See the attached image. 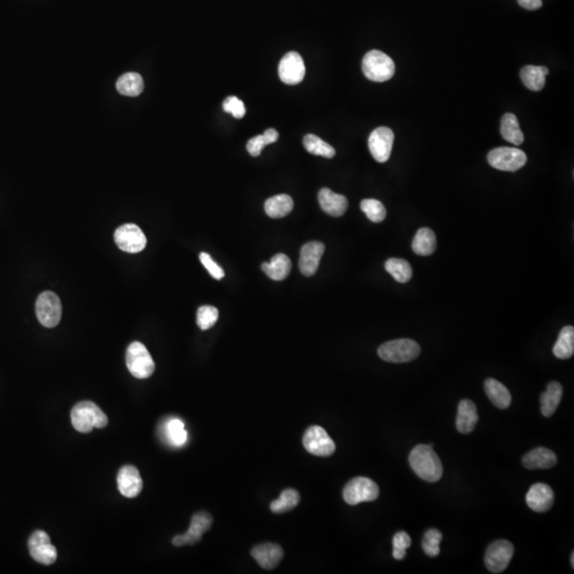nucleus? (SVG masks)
Listing matches in <instances>:
<instances>
[{
  "label": "nucleus",
  "mask_w": 574,
  "mask_h": 574,
  "mask_svg": "<svg viewBox=\"0 0 574 574\" xmlns=\"http://www.w3.org/2000/svg\"><path fill=\"white\" fill-rule=\"evenodd\" d=\"M114 240L120 250L128 254H138L147 244L144 232L134 223L120 226L114 233Z\"/></svg>",
  "instance_id": "9d476101"
},
{
  "label": "nucleus",
  "mask_w": 574,
  "mask_h": 574,
  "mask_svg": "<svg viewBox=\"0 0 574 574\" xmlns=\"http://www.w3.org/2000/svg\"><path fill=\"white\" fill-rule=\"evenodd\" d=\"M167 433L169 441L176 447H181L188 441V433L184 428V424L178 418L167 422Z\"/></svg>",
  "instance_id": "e433bc0d"
},
{
  "label": "nucleus",
  "mask_w": 574,
  "mask_h": 574,
  "mask_svg": "<svg viewBox=\"0 0 574 574\" xmlns=\"http://www.w3.org/2000/svg\"><path fill=\"white\" fill-rule=\"evenodd\" d=\"M485 391L491 403L501 410L509 407L511 403V395L509 389L495 379H487L484 383Z\"/></svg>",
  "instance_id": "a878e982"
},
{
  "label": "nucleus",
  "mask_w": 574,
  "mask_h": 574,
  "mask_svg": "<svg viewBox=\"0 0 574 574\" xmlns=\"http://www.w3.org/2000/svg\"><path fill=\"white\" fill-rule=\"evenodd\" d=\"M72 426L80 433L92 432L93 429H103L109 424L107 415L92 401L79 402L70 413Z\"/></svg>",
  "instance_id": "f03ea898"
},
{
  "label": "nucleus",
  "mask_w": 574,
  "mask_h": 574,
  "mask_svg": "<svg viewBox=\"0 0 574 574\" xmlns=\"http://www.w3.org/2000/svg\"><path fill=\"white\" fill-rule=\"evenodd\" d=\"M319 204L323 212L333 217H341L348 209V200L343 195L332 192L330 188H322L318 194Z\"/></svg>",
  "instance_id": "aec40b11"
},
{
  "label": "nucleus",
  "mask_w": 574,
  "mask_h": 574,
  "mask_svg": "<svg viewBox=\"0 0 574 574\" xmlns=\"http://www.w3.org/2000/svg\"><path fill=\"white\" fill-rule=\"evenodd\" d=\"M385 269L399 283H406L413 275L411 264L403 259H389L385 263Z\"/></svg>",
  "instance_id": "473e14b6"
},
{
  "label": "nucleus",
  "mask_w": 574,
  "mask_h": 574,
  "mask_svg": "<svg viewBox=\"0 0 574 574\" xmlns=\"http://www.w3.org/2000/svg\"><path fill=\"white\" fill-rule=\"evenodd\" d=\"M412 469L422 480L435 483L443 476V464L430 445H418L408 457Z\"/></svg>",
  "instance_id": "f257e3e1"
},
{
  "label": "nucleus",
  "mask_w": 574,
  "mask_h": 574,
  "mask_svg": "<svg viewBox=\"0 0 574 574\" xmlns=\"http://www.w3.org/2000/svg\"><path fill=\"white\" fill-rule=\"evenodd\" d=\"M379 495L380 489L377 483L364 476L352 478L343 491L344 500L349 505L372 502L378 499Z\"/></svg>",
  "instance_id": "39448f33"
},
{
  "label": "nucleus",
  "mask_w": 574,
  "mask_h": 574,
  "mask_svg": "<svg viewBox=\"0 0 574 574\" xmlns=\"http://www.w3.org/2000/svg\"><path fill=\"white\" fill-rule=\"evenodd\" d=\"M300 502V495L295 489H285L281 496L270 503V511L275 514L287 513L295 509Z\"/></svg>",
  "instance_id": "2f4dec72"
},
{
  "label": "nucleus",
  "mask_w": 574,
  "mask_h": 574,
  "mask_svg": "<svg viewBox=\"0 0 574 574\" xmlns=\"http://www.w3.org/2000/svg\"><path fill=\"white\" fill-rule=\"evenodd\" d=\"M395 136L387 127L377 128L369 136L368 146L372 157L379 163H385L391 157Z\"/></svg>",
  "instance_id": "2eb2a0df"
},
{
  "label": "nucleus",
  "mask_w": 574,
  "mask_h": 574,
  "mask_svg": "<svg viewBox=\"0 0 574 574\" xmlns=\"http://www.w3.org/2000/svg\"><path fill=\"white\" fill-rule=\"evenodd\" d=\"M360 209L372 223H382L386 218V209L377 199H364L360 202Z\"/></svg>",
  "instance_id": "c9c22d12"
},
{
  "label": "nucleus",
  "mask_w": 574,
  "mask_h": 574,
  "mask_svg": "<svg viewBox=\"0 0 574 574\" xmlns=\"http://www.w3.org/2000/svg\"><path fill=\"white\" fill-rule=\"evenodd\" d=\"M118 490L126 498H136L143 489V480L138 468L127 465L120 468L117 474Z\"/></svg>",
  "instance_id": "dca6fc26"
},
{
  "label": "nucleus",
  "mask_w": 574,
  "mask_h": 574,
  "mask_svg": "<svg viewBox=\"0 0 574 574\" xmlns=\"http://www.w3.org/2000/svg\"><path fill=\"white\" fill-rule=\"evenodd\" d=\"M422 348L413 339H401L387 341L379 347L378 354L383 360L389 363H407L420 356Z\"/></svg>",
  "instance_id": "20e7f679"
},
{
  "label": "nucleus",
  "mask_w": 574,
  "mask_h": 574,
  "mask_svg": "<svg viewBox=\"0 0 574 574\" xmlns=\"http://www.w3.org/2000/svg\"><path fill=\"white\" fill-rule=\"evenodd\" d=\"M526 503L536 513H546L554 503V493L549 485L537 483L532 485L526 494Z\"/></svg>",
  "instance_id": "f3484780"
},
{
  "label": "nucleus",
  "mask_w": 574,
  "mask_h": 574,
  "mask_svg": "<svg viewBox=\"0 0 574 574\" xmlns=\"http://www.w3.org/2000/svg\"><path fill=\"white\" fill-rule=\"evenodd\" d=\"M199 259H200V262L202 263L203 266L206 267L207 270L209 271V273H210L214 279L221 280L225 277V271H223V269L221 268L219 265H217L216 263L214 262V260L211 258L210 254H206V252H201Z\"/></svg>",
  "instance_id": "79ce46f5"
},
{
  "label": "nucleus",
  "mask_w": 574,
  "mask_h": 574,
  "mask_svg": "<svg viewBox=\"0 0 574 574\" xmlns=\"http://www.w3.org/2000/svg\"><path fill=\"white\" fill-rule=\"evenodd\" d=\"M35 313L41 325L57 327L62 317L61 300L53 292H44L37 297Z\"/></svg>",
  "instance_id": "6e6552de"
},
{
  "label": "nucleus",
  "mask_w": 574,
  "mask_h": 574,
  "mask_svg": "<svg viewBox=\"0 0 574 574\" xmlns=\"http://www.w3.org/2000/svg\"><path fill=\"white\" fill-rule=\"evenodd\" d=\"M304 145L308 152L314 155H320V157H327V159H332L335 153H337V151L331 145L327 144L315 134H308V136H304Z\"/></svg>",
  "instance_id": "72a5a7b5"
},
{
  "label": "nucleus",
  "mask_w": 574,
  "mask_h": 574,
  "mask_svg": "<svg viewBox=\"0 0 574 574\" xmlns=\"http://www.w3.org/2000/svg\"><path fill=\"white\" fill-rule=\"evenodd\" d=\"M412 544V540L405 532H398L393 540V556L398 561H402L405 559L406 550H407Z\"/></svg>",
  "instance_id": "ea45409f"
},
{
  "label": "nucleus",
  "mask_w": 574,
  "mask_h": 574,
  "mask_svg": "<svg viewBox=\"0 0 574 574\" xmlns=\"http://www.w3.org/2000/svg\"><path fill=\"white\" fill-rule=\"evenodd\" d=\"M443 540V534L436 528H431L424 534V540H422V549L426 555L431 557L438 556L441 553V544Z\"/></svg>",
  "instance_id": "58836bf2"
},
{
  "label": "nucleus",
  "mask_w": 574,
  "mask_h": 574,
  "mask_svg": "<svg viewBox=\"0 0 574 574\" xmlns=\"http://www.w3.org/2000/svg\"><path fill=\"white\" fill-rule=\"evenodd\" d=\"M252 555L261 567L266 570H273L281 563L284 552L279 544L266 542L254 547L252 550Z\"/></svg>",
  "instance_id": "6ab92c4d"
},
{
  "label": "nucleus",
  "mask_w": 574,
  "mask_h": 574,
  "mask_svg": "<svg viewBox=\"0 0 574 574\" xmlns=\"http://www.w3.org/2000/svg\"><path fill=\"white\" fill-rule=\"evenodd\" d=\"M213 524V517L207 511L195 514L190 522V528L183 535L174 537L173 544L176 547L194 546L202 540L204 533L210 530Z\"/></svg>",
  "instance_id": "ddd939ff"
},
{
  "label": "nucleus",
  "mask_w": 574,
  "mask_h": 574,
  "mask_svg": "<svg viewBox=\"0 0 574 574\" xmlns=\"http://www.w3.org/2000/svg\"><path fill=\"white\" fill-rule=\"evenodd\" d=\"M549 74L546 66H524L520 72L522 82L528 90L540 92L546 86V76Z\"/></svg>",
  "instance_id": "b1692460"
},
{
  "label": "nucleus",
  "mask_w": 574,
  "mask_h": 574,
  "mask_svg": "<svg viewBox=\"0 0 574 574\" xmlns=\"http://www.w3.org/2000/svg\"><path fill=\"white\" fill-rule=\"evenodd\" d=\"M489 165L503 171H517L526 165L528 157L523 151L513 147H499L487 155Z\"/></svg>",
  "instance_id": "0eeeda50"
},
{
  "label": "nucleus",
  "mask_w": 574,
  "mask_h": 574,
  "mask_svg": "<svg viewBox=\"0 0 574 574\" xmlns=\"http://www.w3.org/2000/svg\"><path fill=\"white\" fill-rule=\"evenodd\" d=\"M515 549L507 540L493 542L485 553V565L493 573H501L507 569L513 557Z\"/></svg>",
  "instance_id": "f8f14e48"
},
{
  "label": "nucleus",
  "mask_w": 574,
  "mask_h": 574,
  "mask_svg": "<svg viewBox=\"0 0 574 574\" xmlns=\"http://www.w3.org/2000/svg\"><path fill=\"white\" fill-rule=\"evenodd\" d=\"M279 138L277 130L268 129L262 136H256L248 142L247 150L252 157H259L267 145L275 143Z\"/></svg>",
  "instance_id": "f704fd0d"
},
{
  "label": "nucleus",
  "mask_w": 574,
  "mask_h": 574,
  "mask_svg": "<svg viewBox=\"0 0 574 574\" xmlns=\"http://www.w3.org/2000/svg\"><path fill=\"white\" fill-rule=\"evenodd\" d=\"M126 363L130 374L138 379H147L155 372V364L147 348L140 341L128 347Z\"/></svg>",
  "instance_id": "423d86ee"
},
{
  "label": "nucleus",
  "mask_w": 574,
  "mask_h": 574,
  "mask_svg": "<svg viewBox=\"0 0 574 574\" xmlns=\"http://www.w3.org/2000/svg\"><path fill=\"white\" fill-rule=\"evenodd\" d=\"M557 457L547 448H536L524 455L522 464L526 469H550L556 465Z\"/></svg>",
  "instance_id": "4be33fe9"
},
{
  "label": "nucleus",
  "mask_w": 574,
  "mask_h": 574,
  "mask_svg": "<svg viewBox=\"0 0 574 574\" xmlns=\"http://www.w3.org/2000/svg\"><path fill=\"white\" fill-rule=\"evenodd\" d=\"M264 208L270 218H283L293 211L294 200L289 195H277L267 199Z\"/></svg>",
  "instance_id": "393cba45"
},
{
  "label": "nucleus",
  "mask_w": 574,
  "mask_h": 574,
  "mask_svg": "<svg viewBox=\"0 0 574 574\" xmlns=\"http://www.w3.org/2000/svg\"><path fill=\"white\" fill-rule=\"evenodd\" d=\"M571 566L572 567H574V553H572L571 554Z\"/></svg>",
  "instance_id": "c03bdc74"
},
{
  "label": "nucleus",
  "mask_w": 574,
  "mask_h": 574,
  "mask_svg": "<svg viewBox=\"0 0 574 574\" xmlns=\"http://www.w3.org/2000/svg\"><path fill=\"white\" fill-rule=\"evenodd\" d=\"M518 4L530 11H535L542 7V0H518Z\"/></svg>",
  "instance_id": "37998d69"
},
{
  "label": "nucleus",
  "mask_w": 574,
  "mask_h": 574,
  "mask_svg": "<svg viewBox=\"0 0 574 574\" xmlns=\"http://www.w3.org/2000/svg\"><path fill=\"white\" fill-rule=\"evenodd\" d=\"M553 353L557 358L568 360L574 353V327L567 325L559 332V339L553 347Z\"/></svg>",
  "instance_id": "7c9ffc66"
},
{
  "label": "nucleus",
  "mask_w": 574,
  "mask_h": 574,
  "mask_svg": "<svg viewBox=\"0 0 574 574\" xmlns=\"http://www.w3.org/2000/svg\"><path fill=\"white\" fill-rule=\"evenodd\" d=\"M223 110L227 113L232 114L235 118H242L246 114L244 103L235 96H230L225 99Z\"/></svg>",
  "instance_id": "a19ab883"
},
{
  "label": "nucleus",
  "mask_w": 574,
  "mask_h": 574,
  "mask_svg": "<svg viewBox=\"0 0 574 574\" xmlns=\"http://www.w3.org/2000/svg\"><path fill=\"white\" fill-rule=\"evenodd\" d=\"M563 398V386L561 383L553 381L549 383L547 391L542 393L540 404H542V414L544 417H551L556 411Z\"/></svg>",
  "instance_id": "bb28decb"
},
{
  "label": "nucleus",
  "mask_w": 574,
  "mask_h": 574,
  "mask_svg": "<svg viewBox=\"0 0 574 574\" xmlns=\"http://www.w3.org/2000/svg\"><path fill=\"white\" fill-rule=\"evenodd\" d=\"M302 443L306 451L316 457H331L337 449L334 441L327 431L319 426H310L304 433Z\"/></svg>",
  "instance_id": "1a4fd4ad"
},
{
  "label": "nucleus",
  "mask_w": 574,
  "mask_h": 574,
  "mask_svg": "<svg viewBox=\"0 0 574 574\" xmlns=\"http://www.w3.org/2000/svg\"><path fill=\"white\" fill-rule=\"evenodd\" d=\"M262 270L273 281H282L289 277L292 270V261L284 254H278L269 263H263Z\"/></svg>",
  "instance_id": "5701e85b"
},
{
  "label": "nucleus",
  "mask_w": 574,
  "mask_h": 574,
  "mask_svg": "<svg viewBox=\"0 0 574 574\" xmlns=\"http://www.w3.org/2000/svg\"><path fill=\"white\" fill-rule=\"evenodd\" d=\"M478 422V408L471 400L464 399L457 408V429L462 434H469Z\"/></svg>",
  "instance_id": "412c9836"
},
{
  "label": "nucleus",
  "mask_w": 574,
  "mask_h": 574,
  "mask_svg": "<svg viewBox=\"0 0 574 574\" xmlns=\"http://www.w3.org/2000/svg\"><path fill=\"white\" fill-rule=\"evenodd\" d=\"M219 312L215 306H203L197 311V325L201 330L206 331L214 327L218 320Z\"/></svg>",
  "instance_id": "4c0bfd02"
},
{
  "label": "nucleus",
  "mask_w": 574,
  "mask_h": 574,
  "mask_svg": "<svg viewBox=\"0 0 574 574\" xmlns=\"http://www.w3.org/2000/svg\"><path fill=\"white\" fill-rule=\"evenodd\" d=\"M116 89L124 96L138 97L144 91V81L138 72H127L119 77L116 82Z\"/></svg>",
  "instance_id": "cd10ccee"
},
{
  "label": "nucleus",
  "mask_w": 574,
  "mask_h": 574,
  "mask_svg": "<svg viewBox=\"0 0 574 574\" xmlns=\"http://www.w3.org/2000/svg\"><path fill=\"white\" fill-rule=\"evenodd\" d=\"M363 72L369 80L385 82L393 78L396 72L391 58L380 51H372L365 55L362 63Z\"/></svg>",
  "instance_id": "7ed1b4c3"
},
{
  "label": "nucleus",
  "mask_w": 574,
  "mask_h": 574,
  "mask_svg": "<svg viewBox=\"0 0 574 574\" xmlns=\"http://www.w3.org/2000/svg\"><path fill=\"white\" fill-rule=\"evenodd\" d=\"M279 76L285 84H299L306 76V65L301 56L295 51L286 53L279 64Z\"/></svg>",
  "instance_id": "4468645a"
},
{
  "label": "nucleus",
  "mask_w": 574,
  "mask_h": 574,
  "mask_svg": "<svg viewBox=\"0 0 574 574\" xmlns=\"http://www.w3.org/2000/svg\"><path fill=\"white\" fill-rule=\"evenodd\" d=\"M31 557L42 565H53L58 559L57 549L51 544V537L44 530H35L28 540Z\"/></svg>",
  "instance_id": "9b49d317"
},
{
  "label": "nucleus",
  "mask_w": 574,
  "mask_h": 574,
  "mask_svg": "<svg viewBox=\"0 0 574 574\" xmlns=\"http://www.w3.org/2000/svg\"><path fill=\"white\" fill-rule=\"evenodd\" d=\"M436 235L429 228L418 230L412 244L413 252L418 256H431L436 250Z\"/></svg>",
  "instance_id": "c85d7f7f"
},
{
  "label": "nucleus",
  "mask_w": 574,
  "mask_h": 574,
  "mask_svg": "<svg viewBox=\"0 0 574 574\" xmlns=\"http://www.w3.org/2000/svg\"><path fill=\"white\" fill-rule=\"evenodd\" d=\"M501 136L507 142L520 146L523 143L524 136L520 129L519 122L513 113H507L501 119Z\"/></svg>",
  "instance_id": "c756f323"
},
{
  "label": "nucleus",
  "mask_w": 574,
  "mask_h": 574,
  "mask_svg": "<svg viewBox=\"0 0 574 574\" xmlns=\"http://www.w3.org/2000/svg\"><path fill=\"white\" fill-rule=\"evenodd\" d=\"M325 249V244L320 242H310L304 244L300 252L299 259V268L302 275L312 277L316 273Z\"/></svg>",
  "instance_id": "a211bd4d"
}]
</instances>
